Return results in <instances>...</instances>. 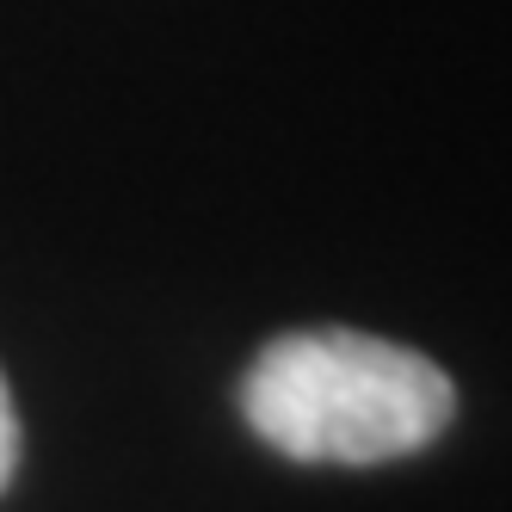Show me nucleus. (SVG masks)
I'll list each match as a JSON object with an SVG mask.
<instances>
[{"instance_id":"obj_1","label":"nucleus","mask_w":512,"mask_h":512,"mask_svg":"<svg viewBox=\"0 0 512 512\" xmlns=\"http://www.w3.org/2000/svg\"><path fill=\"white\" fill-rule=\"evenodd\" d=\"M247 432L290 463L371 469L426 451L457 420V389L414 346L358 327H297L241 371Z\"/></svg>"},{"instance_id":"obj_2","label":"nucleus","mask_w":512,"mask_h":512,"mask_svg":"<svg viewBox=\"0 0 512 512\" xmlns=\"http://www.w3.org/2000/svg\"><path fill=\"white\" fill-rule=\"evenodd\" d=\"M13 475H19V408H13L7 377H0V494L13 488Z\"/></svg>"}]
</instances>
